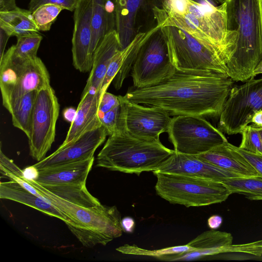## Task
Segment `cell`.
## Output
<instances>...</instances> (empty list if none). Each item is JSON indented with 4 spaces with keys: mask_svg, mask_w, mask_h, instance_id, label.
<instances>
[{
    "mask_svg": "<svg viewBox=\"0 0 262 262\" xmlns=\"http://www.w3.org/2000/svg\"><path fill=\"white\" fill-rule=\"evenodd\" d=\"M234 81L226 74L210 71L179 70L149 87L130 88L126 99L167 111L170 116L220 117Z\"/></svg>",
    "mask_w": 262,
    "mask_h": 262,
    "instance_id": "6da1fadb",
    "label": "cell"
},
{
    "mask_svg": "<svg viewBox=\"0 0 262 262\" xmlns=\"http://www.w3.org/2000/svg\"><path fill=\"white\" fill-rule=\"evenodd\" d=\"M227 30L235 32L236 40L225 62L234 81L253 78L262 61V0H222Z\"/></svg>",
    "mask_w": 262,
    "mask_h": 262,
    "instance_id": "7a4b0ae2",
    "label": "cell"
},
{
    "mask_svg": "<svg viewBox=\"0 0 262 262\" xmlns=\"http://www.w3.org/2000/svg\"><path fill=\"white\" fill-rule=\"evenodd\" d=\"M160 15L162 24L181 28L225 60L236 40L234 31L227 30L224 5L198 4L191 0H166Z\"/></svg>",
    "mask_w": 262,
    "mask_h": 262,
    "instance_id": "3957f363",
    "label": "cell"
},
{
    "mask_svg": "<svg viewBox=\"0 0 262 262\" xmlns=\"http://www.w3.org/2000/svg\"><path fill=\"white\" fill-rule=\"evenodd\" d=\"M21 176L40 196L72 220L74 226L70 231L84 247L105 246L122 235L121 214L116 206L101 204L91 208L80 206L57 196L35 180Z\"/></svg>",
    "mask_w": 262,
    "mask_h": 262,
    "instance_id": "277c9868",
    "label": "cell"
},
{
    "mask_svg": "<svg viewBox=\"0 0 262 262\" xmlns=\"http://www.w3.org/2000/svg\"><path fill=\"white\" fill-rule=\"evenodd\" d=\"M174 152L160 140H143L119 131L109 136L97 155L96 166L139 176L155 171Z\"/></svg>",
    "mask_w": 262,
    "mask_h": 262,
    "instance_id": "5b68a950",
    "label": "cell"
},
{
    "mask_svg": "<svg viewBox=\"0 0 262 262\" xmlns=\"http://www.w3.org/2000/svg\"><path fill=\"white\" fill-rule=\"evenodd\" d=\"M153 173L157 178L156 193L172 204L208 206L224 202L231 194L222 182L181 174Z\"/></svg>",
    "mask_w": 262,
    "mask_h": 262,
    "instance_id": "8992f818",
    "label": "cell"
},
{
    "mask_svg": "<svg viewBox=\"0 0 262 262\" xmlns=\"http://www.w3.org/2000/svg\"><path fill=\"white\" fill-rule=\"evenodd\" d=\"M50 85V77L40 58L23 59L11 46L0 59V87L3 106L9 111L25 94Z\"/></svg>",
    "mask_w": 262,
    "mask_h": 262,
    "instance_id": "52a82bcc",
    "label": "cell"
},
{
    "mask_svg": "<svg viewBox=\"0 0 262 262\" xmlns=\"http://www.w3.org/2000/svg\"><path fill=\"white\" fill-rule=\"evenodd\" d=\"M161 28L167 40L171 61L176 69L227 74L223 59L217 53L179 27L162 24Z\"/></svg>",
    "mask_w": 262,
    "mask_h": 262,
    "instance_id": "ba28073f",
    "label": "cell"
},
{
    "mask_svg": "<svg viewBox=\"0 0 262 262\" xmlns=\"http://www.w3.org/2000/svg\"><path fill=\"white\" fill-rule=\"evenodd\" d=\"M167 133L174 151L183 154L198 155L228 142L221 130L200 116L173 117Z\"/></svg>",
    "mask_w": 262,
    "mask_h": 262,
    "instance_id": "9c48e42d",
    "label": "cell"
},
{
    "mask_svg": "<svg viewBox=\"0 0 262 262\" xmlns=\"http://www.w3.org/2000/svg\"><path fill=\"white\" fill-rule=\"evenodd\" d=\"M161 27V24L159 25L143 44L133 62L130 75L134 88L157 84L170 77L175 71Z\"/></svg>",
    "mask_w": 262,
    "mask_h": 262,
    "instance_id": "30bf717a",
    "label": "cell"
},
{
    "mask_svg": "<svg viewBox=\"0 0 262 262\" xmlns=\"http://www.w3.org/2000/svg\"><path fill=\"white\" fill-rule=\"evenodd\" d=\"M262 111V77L233 85L220 116L218 128L228 135L240 134L254 114Z\"/></svg>",
    "mask_w": 262,
    "mask_h": 262,
    "instance_id": "8fae6325",
    "label": "cell"
},
{
    "mask_svg": "<svg viewBox=\"0 0 262 262\" xmlns=\"http://www.w3.org/2000/svg\"><path fill=\"white\" fill-rule=\"evenodd\" d=\"M166 0H113L116 31L121 50L139 34L149 32L158 25L157 16L164 9Z\"/></svg>",
    "mask_w": 262,
    "mask_h": 262,
    "instance_id": "7c38bea8",
    "label": "cell"
},
{
    "mask_svg": "<svg viewBox=\"0 0 262 262\" xmlns=\"http://www.w3.org/2000/svg\"><path fill=\"white\" fill-rule=\"evenodd\" d=\"M59 108L51 86L37 91L28 138L30 155L38 162L45 158L55 140Z\"/></svg>",
    "mask_w": 262,
    "mask_h": 262,
    "instance_id": "4fadbf2b",
    "label": "cell"
},
{
    "mask_svg": "<svg viewBox=\"0 0 262 262\" xmlns=\"http://www.w3.org/2000/svg\"><path fill=\"white\" fill-rule=\"evenodd\" d=\"M118 97L120 112L116 132H124L149 141L160 140V134L167 132L172 118L167 111L155 106L142 105L122 96Z\"/></svg>",
    "mask_w": 262,
    "mask_h": 262,
    "instance_id": "5bb4252c",
    "label": "cell"
},
{
    "mask_svg": "<svg viewBox=\"0 0 262 262\" xmlns=\"http://www.w3.org/2000/svg\"><path fill=\"white\" fill-rule=\"evenodd\" d=\"M230 233L211 229L203 232L188 244L193 250L177 254L162 256V261H188L222 253H242L262 256V239L250 243L233 244Z\"/></svg>",
    "mask_w": 262,
    "mask_h": 262,
    "instance_id": "9a60e30c",
    "label": "cell"
},
{
    "mask_svg": "<svg viewBox=\"0 0 262 262\" xmlns=\"http://www.w3.org/2000/svg\"><path fill=\"white\" fill-rule=\"evenodd\" d=\"M107 136L102 126L86 132L76 140L60 145L55 152L33 166L40 170L89 160L94 157L96 150Z\"/></svg>",
    "mask_w": 262,
    "mask_h": 262,
    "instance_id": "2e32d148",
    "label": "cell"
},
{
    "mask_svg": "<svg viewBox=\"0 0 262 262\" xmlns=\"http://www.w3.org/2000/svg\"><path fill=\"white\" fill-rule=\"evenodd\" d=\"M92 10V0H78L74 11L73 64L76 69L82 73L91 71L93 64L91 52Z\"/></svg>",
    "mask_w": 262,
    "mask_h": 262,
    "instance_id": "e0dca14e",
    "label": "cell"
},
{
    "mask_svg": "<svg viewBox=\"0 0 262 262\" xmlns=\"http://www.w3.org/2000/svg\"><path fill=\"white\" fill-rule=\"evenodd\" d=\"M154 172L184 174L222 183L228 179L239 177L199 159L195 155L175 151Z\"/></svg>",
    "mask_w": 262,
    "mask_h": 262,
    "instance_id": "ac0fdd59",
    "label": "cell"
},
{
    "mask_svg": "<svg viewBox=\"0 0 262 262\" xmlns=\"http://www.w3.org/2000/svg\"><path fill=\"white\" fill-rule=\"evenodd\" d=\"M0 198L17 202L64 222L70 230L74 226L72 220L59 209L40 195L34 194L19 182L12 180L0 183Z\"/></svg>",
    "mask_w": 262,
    "mask_h": 262,
    "instance_id": "d6986e66",
    "label": "cell"
},
{
    "mask_svg": "<svg viewBox=\"0 0 262 262\" xmlns=\"http://www.w3.org/2000/svg\"><path fill=\"white\" fill-rule=\"evenodd\" d=\"M101 97L99 92L94 91L81 95L75 117L61 145L67 144L84 133L102 126L98 111Z\"/></svg>",
    "mask_w": 262,
    "mask_h": 262,
    "instance_id": "ffe728a7",
    "label": "cell"
},
{
    "mask_svg": "<svg viewBox=\"0 0 262 262\" xmlns=\"http://www.w3.org/2000/svg\"><path fill=\"white\" fill-rule=\"evenodd\" d=\"M199 159L239 177L259 176L248 161L228 142L198 155Z\"/></svg>",
    "mask_w": 262,
    "mask_h": 262,
    "instance_id": "44dd1931",
    "label": "cell"
},
{
    "mask_svg": "<svg viewBox=\"0 0 262 262\" xmlns=\"http://www.w3.org/2000/svg\"><path fill=\"white\" fill-rule=\"evenodd\" d=\"M94 157L86 160L39 170L34 180L42 185H86Z\"/></svg>",
    "mask_w": 262,
    "mask_h": 262,
    "instance_id": "7402d4cb",
    "label": "cell"
},
{
    "mask_svg": "<svg viewBox=\"0 0 262 262\" xmlns=\"http://www.w3.org/2000/svg\"><path fill=\"white\" fill-rule=\"evenodd\" d=\"M120 50L118 35L114 30L105 36L94 54L92 68L82 95L90 91L99 92L113 56Z\"/></svg>",
    "mask_w": 262,
    "mask_h": 262,
    "instance_id": "603a6c76",
    "label": "cell"
},
{
    "mask_svg": "<svg viewBox=\"0 0 262 262\" xmlns=\"http://www.w3.org/2000/svg\"><path fill=\"white\" fill-rule=\"evenodd\" d=\"M92 35L91 52L93 56L105 36L116 30L115 6L113 0H92Z\"/></svg>",
    "mask_w": 262,
    "mask_h": 262,
    "instance_id": "cb8c5ba5",
    "label": "cell"
},
{
    "mask_svg": "<svg viewBox=\"0 0 262 262\" xmlns=\"http://www.w3.org/2000/svg\"><path fill=\"white\" fill-rule=\"evenodd\" d=\"M0 28L11 36L18 37L38 33L39 31L32 13L20 8L5 12H0Z\"/></svg>",
    "mask_w": 262,
    "mask_h": 262,
    "instance_id": "d4e9b609",
    "label": "cell"
},
{
    "mask_svg": "<svg viewBox=\"0 0 262 262\" xmlns=\"http://www.w3.org/2000/svg\"><path fill=\"white\" fill-rule=\"evenodd\" d=\"M42 186L57 196L80 206L91 208L101 204L99 201L89 192L86 185Z\"/></svg>",
    "mask_w": 262,
    "mask_h": 262,
    "instance_id": "484cf974",
    "label": "cell"
},
{
    "mask_svg": "<svg viewBox=\"0 0 262 262\" xmlns=\"http://www.w3.org/2000/svg\"><path fill=\"white\" fill-rule=\"evenodd\" d=\"M37 91L25 94L12 106L9 113L14 126L22 130L28 138Z\"/></svg>",
    "mask_w": 262,
    "mask_h": 262,
    "instance_id": "4316f807",
    "label": "cell"
},
{
    "mask_svg": "<svg viewBox=\"0 0 262 262\" xmlns=\"http://www.w3.org/2000/svg\"><path fill=\"white\" fill-rule=\"evenodd\" d=\"M232 193L244 194L250 200H262V177H236L223 182Z\"/></svg>",
    "mask_w": 262,
    "mask_h": 262,
    "instance_id": "83f0119b",
    "label": "cell"
},
{
    "mask_svg": "<svg viewBox=\"0 0 262 262\" xmlns=\"http://www.w3.org/2000/svg\"><path fill=\"white\" fill-rule=\"evenodd\" d=\"M158 26L148 32L138 34L132 41V47L130 53L113 80V83L116 90H119L122 87L124 80L130 73L133 62L140 48L154 33Z\"/></svg>",
    "mask_w": 262,
    "mask_h": 262,
    "instance_id": "f1b7e54d",
    "label": "cell"
},
{
    "mask_svg": "<svg viewBox=\"0 0 262 262\" xmlns=\"http://www.w3.org/2000/svg\"><path fill=\"white\" fill-rule=\"evenodd\" d=\"M193 248L188 244L184 245L164 248L158 250H147L136 245H124L116 248V250L125 254L152 256L159 258L162 256L177 254L193 250Z\"/></svg>",
    "mask_w": 262,
    "mask_h": 262,
    "instance_id": "f546056e",
    "label": "cell"
},
{
    "mask_svg": "<svg viewBox=\"0 0 262 262\" xmlns=\"http://www.w3.org/2000/svg\"><path fill=\"white\" fill-rule=\"evenodd\" d=\"M42 37L38 33L17 37V42L13 45V54L23 59L37 57V53Z\"/></svg>",
    "mask_w": 262,
    "mask_h": 262,
    "instance_id": "4dcf8cb0",
    "label": "cell"
},
{
    "mask_svg": "<svg viewBox=\"0 0 262 262\" xmlns=\"http://www.w3.org/2000/svg\"><path fill=\"white\" fill-rule=\"evenodd\" d=\"M63 8L55 5H43L32 12L35 24L39 31H47L56 20Z\"/></svg>",
    "mask_w": 262,
    "mask_h": 262,
    "instance_id": "1f68e13d",
    "label": "cell"
},
{
    "mask_svg": "<svg viewBox=\"0 0 262 262\" xmlns=\"http://www.w3.org/2000/svg\"><path fill=\"white\" fill-rule=\"evenodd\" d=\"M242 142L239 147L251 152L262 154V141L257 127L254 124L247 125L241 132Z\"/></svg>",
    "mask_w": 262,
    "mask_h": 262,
    "instance_id": "d6a6232c",
    "label": "cell"
},
{
    "mask_svg": "<svg viewBox=\"0 0 262 262\" xmlns=\"http://www.w3.org/2000/svg\"><path fill=\"white\" fill-rule=\"evenodd\" d=\"M126 54V50L124 48L119 51L113 56L99 88V92L101 96L106 92L110 84L120 69L124 61Z\"/></svg>",
    "mask_w": 262,
    "mask_h": 262,
    "instance_id": "836d02e7",
    "label": "cell"
},
{
    "mask_svg": "<svg viewBox=\"0 0 262 262\" xmlns=\"http://www.w3.org/2000/svg\"><path fill=\"white\" fill-rule=\"evenodd\" d=\"M119 112L120 104L100 116L101 125L108 136L117 132Z\"/></svg>",
    "mask_w": 262,
    "mask_h": 262,
    "instance_id": "e575fe53",
    "label": "cell"
},
{
    "mask_svg": "<svg viewBox=\"0 0 262 262\" xmlns=\"http://www.w3.org/2000/svg\"><path fill=\"white\" fill-rule=\"evenodd\" d=\"M78 0H30L28 10L32 13L40 6L51 4L60 6L70 11H74Z\"/></svg>",
    "mask_w": 262,
    "mask_h": 262,
    "instance_id": "d590c367",
    "label": "cell"
},
{
    "mask_svg": "<svg viewBox=\"0 0 262 262\" xmlns=\"http://www.w3.org/2000/svg\"><path fill=\"white\" fill-rule=\"evenodd\" d=\"M232 146L262 177V154L251 152L233 145Z\"/></svg>",
    "mask_w": 262,
    "mask_h": 262,
    "instance_id": "8d00e7d4",
    "label": "cell"
},
{
    "mask_svg": "<svg viewBox=\"0 0 262 262\" xmlns=\"http://www.w3.org/2000/svg\"><path fill=\"white\" fill-rule=\"evenodd\" d=\"M120 104L118 97L108 92H105L101 96L99 104V114H102L111 110Z\"/></svg>",
    "mask_w": 262,
    "mask_h": 262,
    "instance_id": "74e56055",
    "label": "cell"
},
{
    "mask_svg": "<svg viewBox=\"0 0 262 262\" xmlns=\"http://www.w3.org/2000/svg\"><path fill=\"white\" fill-rule=\"evenodd\" d=\"M121 226L124 232L131 233L133 232L135 229V220L130 216L124 217L121 219Z\"/></svg>",
    "mask_w": 262,
    "mask_h": 262,
    "instance_id": "f35d334b",
    "label": "cell"
},
{
    "mask_svg": "<svg viewBox=\"0 0 262 262\" xmlns=\"http://www.w3.org/2000/svg\"><path fill=\"white\" fill-rule=\"evenodd\" d=\"M18 8L15 0H0V12L13 11Z\"/></svg>",
    "mask_w": 262,
    "mask_h": 262,
    "instance_id": "ab89813d",
    "label": "cell"
},
{
    "mask_svg": "<svg viewBox=\"0 0 262 262\" xmlns=\"http://www.w3.org/2000/svg\"><path fill=\"white\" fill-rule=\"evenodd\" d=\"M223 223V219L219 215H212L207 220V225L210 229H218Z\"/></svg>",
    "mask_w": 262,
    "mask_h": 262,
    "instance_id": "60d3db41",
    "label": "cell"
},
{
    "mask_svg": "<svg viewBox=\"0 0 262 262\" xmlns=\"http://www.w3.org/2000/svg\"><path fill=\"white\" fill-rule=\"evenodd\" d=\"M39 174V170L33 165L23 170L22 176L29 180H35Z\"/></svg>",
    "mask_w": 262,
    "mask_h": 262,
    "instance_id": "b9f144b4",
    "label": "cell"
},
{
    "mask_svg": "<svg viewBox=\"0 0 262 262\" xmlns=\"http://www.w3.org/2000/svg\"><path fill=\"white\" fill-rule=\"evenodd\" d=\"M10 37L3 29L0 28V59L5 53V49Z\"/></svg>",
    "mask_w": 262,
    "mask_h": 262,
    "instance_id": "7bdbcfd3",
    "label": "cell"
},
{
    "mask_svg": "<svg viewBox=\"0 0 262 262\" xmlns=\"http://www.w3.org/2000/svg\"><path fill=\"white\" fill-rule=\"evenodd\" d=\"M76 111L77 109L73 107L65 108L63 111V116L64 120L71 123L75 117Z\"/></svg>",
    "mask_w": 262,
    "mask_h": 262,
    "instance_id": "ee69618b",
    "label": "cell"
},
{
    "mask_svg": "<svg viewBox=\"0 0 262 262\" xmlns=\"http://www.w3.org/2000/svg\"><path fill=\"white\" fill-rule=\"evenodd\" d=\"M251 122L258 127H262V111H259L254 114Z\"/></svg>",
    "mask_w": 262,
    "mask_h": 262,
    "instance_id": "f6af8a7d",
    "label": "cell"
},
{
    "mask_svg": "<svg viewBox=\"0 0 262 262\" xmlns=\"http://www.w3.org/2000/svg\"><path fill=\"white\" fill-rule=\"evenodd\" d=\"M262 74V61L259 63L256 68L255 69L253 77V78L257 75Z\"/></svg>",
    "mask_w": 262,
    "mask_h": 262,
    "instance_id": "bcb514c9",
    "label": "cell"
},
{
    "mask_svg": "<svg viewBox=\"0 0 262 262\" xmlns=\"http://www.w3.org/2000/svg\"><path fill=\"white\" fill-rule=\"evenodd\" d=\"M191 1H192L193 2L198 3V4H206L207 3H210L207 0H191Z\"/></svg>",
    "mask_w": 262,
    "mask_h": 262,
    "instance_id": "7dc6e473",
    "label": "cell"
},
{
    "mask_svg": "<svg viewBox=\"0 0 262 262\" xmlns=\"http://www.w3.org/2000/svg\"><path fill=\"white\" fill-rule=\"evenodd\" d=\"M257 129L259 131V135H260V138H261V141H262V127H258L257 126Z\"/></svg>",
    "mask_w": 262,
    "mask_h": 262,
    "instance_id": "c3c4849f",
    "label": "cell"
},
{
    "mask_svg": "<svg viewBox=\"0 0 262 262\" xmlns=\"http://www.w3.org/2000/svg\"><path fill=\"white\" fill-rule=\"evenodd\" d=\"M210 1H212V0H210Z\"/></svg>",
    "mask_w": 262,
    "mask_h": 262,
    "instance_id": "681fc988",
    "label": "cell"
}]
</instances>
